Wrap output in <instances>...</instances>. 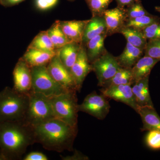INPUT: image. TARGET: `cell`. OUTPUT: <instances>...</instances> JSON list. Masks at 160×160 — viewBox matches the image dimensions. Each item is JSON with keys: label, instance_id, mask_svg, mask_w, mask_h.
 <instances>
[{"label": "cell", "instance_id": "cell-1", "mask_svg": "<svg viewBox=\"0 0 160 160\" xmlns=\"http://www.w3.org/2000/svg\"><path fill=\"white\" fill-rule=\"evenodd\" d=\"M36 143L49 151L62 152L73 151V145L78 128L54 118L32 126Z\"/></svg>", "mask_w": 160, "mask_h": 160}, {"label": "cell", "instance_id": "cell-2", "mask_svg": "<svg viewBox=\"0 0 160 160\" xmlns=\"http://www.w3.org/2000/svg\"><path fill=\"white\" fill-rule=\"evenodd\" d=\"M34 143L33 127L25 122L0 123V149L6 160L21 159Z\"/></svg>", "mask_w": 160, "mask_h": 160}, {"label": "cell", "instance_id": "cell-3", "mask_svg": "<svg viewBox=\"0 0 160 160\" xmlns=\"http://www.w3.org/2000/svg\"><path fill=\"white\" fill-rule=\"evenodd\" d=\"M29 103V94L5 87L0 91V123L25 122Z\"/></svg>", "mask_w": 160, "mask_h": 160}, {"label": "cell", "instance_id": "cell-4", "mask_svg": "<svg viewBox=\"0 0 160 160\" xmlns=\"http://www.w3.org/2000/svg\"><path fill=\"white\" fill-rule=\"evenodd\" d=\"M76 91H68L50 97L55 118L78 128V104Z\"/></svg>", "mask_w": 160, "mask_h": 160}, {"label": "cell", "instance_id": "cell-5", "mask_svg": "<svg viewBox=\"0 0 160 160\" xmlns=\"http://www.w3.org/2000/svg\"><path fill=\"white\" fill-rule=\"evenodd\" d=\"M29 95V106L25 122L34 126L55 118L50 97L32 91Z\"/></svg>", "mask_w": 160, "mask_h": 160}, {"label": "cell", "instance_id": "cell-6", "mask_svg": "<svg viewBox=\"0 0 160 160\" xmlns=\"http://www.w3.org/2000/svg\"><path fill=\"white\" fill-rule=\"evenodd\" d=\"M31 91L51 97L69 91L56 82L49 73L47 66L31 68Z\"/></svg>", "mask_w": 160, "mask_h": 160}, {"label": "cell", "instance_id": "cell-7", "mask_svg": "<svg viewBox=\"0 0 160 160\" xmlns=\"http://www.w3.org/2000/svg\"><path fill=\"white\" fill-rule=\"evenodd\" d=\"M92 71L98 80V86L105 87L122 67L118 63L116 57L106 51L102 55L91 63Z\"/></svg>", "mask_w": 160, "mask_h": 160}, {"label": "cell", "instance_id": "cell-8", "mask_svg": "<svg viewBox=\"0 0 160 160\" xmlns=\"http://www.w3.org/2000/svg\"><path fill=\"white\" fill-rule=\"evenodd\" d=\"M110 104L107 98L95 91L88 94L82 104L78 105L79 112L88 113L99 120H104L110 110Z\"/></svg>", "mask_w": 160, "mask_h": 160}, {"label": "cell", "instance_id": "cell-9", "mask_svg": "<svg viewBox=\"0 0 160 160\" xmlns=\"http://www.w3.org/2000/svg\"><path fill=\"white\" fill-rule=\"evenodd\" d=\"M47 68L51 76L61 86L69 91H78L70 71L61 62L57 52L47 65Z\"/></svg>", "mask_w": 160, "mask_h": 160}, {"label": "cell", "instance_id": "cell-10", "mask_svg": "<svg viewBox=\"0 0 160 160\" xmlns=\"http://www.w3.org/2000/svg\"><path fill=\"white\" fill-rule=\"evenodd\" d=\"M100 90L106 98L126 104L136 112L137 111L139 106L136 101L131 85L112 86L102 88Z\"/></svg>", "mask_w": 160, "mask_h": 160}, {"label": "cell", "instance_id": "cell-11", "mask_svg": "<svg viewBox=\"0 0 160 160\" xmlns=\"http://www.w3.org/2000/svg\"><path fill=\"white\" fill-rule=\"evenodd\" d=\"M13 88L18 92L29 94L31 91V68L20 58L16 64L13 71Z\"/></svg>", "mask_w": 160, "mask_h": 160}, {"label": "cell", "instance_id": "cell-12", "mask_svg": "<svg viewBox=\"0 0 160 160\" xmlns=\"http://www.w3.org/2000/svg\"><path fill=\"white\" fill-rule=\"evenodd\" d=\"M91 71L92 67L87 57L86 47L81 44L77 58L70 70L78 92L81 91L84 80Z\"/></svg>", "mask_w": 160, "mask_h": 160}, {"label": "cell", "instance_id": "cell-13", "mask_svg": "<svg viewBox=\"0 0 160 160\" xmlns=\"http://www.w3.org/2000/svg\"><path fill=\"white\" fill-rule=\"evenodd\" d=\"M103 15L106 22L107 37L120 33L126 26L127 18L125 8L117 6L113 9H107Z\"/></svg>", "mask_w": 160, "mask_h": 160}, {"label": "cell", "instance_id": "cell-14", "mask_svg": "<svg viewBox=\"0 0 160 160\" xmlns=\"http://www.w3.org/2000/svg\"><path fill=\"white\" fill-rule=\"evenodd\" d=\"M89 20L83 21H60V24L63 32L68 40L82 44L84 29Z\"/></svg>", "mask_w": 160, "mask_h": 160}, {"label": "cell", "instance_id": "cell-15", "mask_svg": "<svg viewBox=\"0 0 160 160\" xmlns=\"http://www.w3.org/2000/svg\"><path fill=\"white\" fill-rule=\"evenodd\" d=\"M149 76L139 80L132 86V92L139 107H154L149 89Z\"/></svg>", "mask_w": 160, "mask_h": 160}, {"label": "cell", "instance_id": "cell-16", "mask_svg": "<svg viewBox=\"0 0 160 160\" xmlns=\"http://www.w3.org/2000/svg\"><path fill=\"white\" fill-rule=\"evenodd\" d=\"M106 22L103 15L92 17L85 27L81 44L85 46L92 38L106 33Z\"/></svg>", "mask_w": 160, "mask_h": 160}, {"label": "cell", "instance_id": "cell-17", "mask_svg": "<svg viewBox=\"0 0 160 160\" xmlns=\"http://www.w3.org/2000/svg\"><path fill=\"white\" fill-rule=\"evenodd\" d=\"M145 49L138 48L130 43H126L123 52L116 59L122 68L131 69L138 61L142 57Z\"/></svg>", "mask_w": 160, "mask_h": 160}, {"label": "cell", "instance_id": "cell-18", "mask_svg": "<svg viewBox=\"0 0 160 160\" xmlns=\"http://www.w3.org/2000/svg\"><path fill=\"white\" fill-rule=\"evenodd\" d=\"M137 112L140 115L142 122L141 131L157 130L160 132V117L154 107H139Z\"/></svg>", "mask_w": 160, "mask_h": 160}, {"label": "cell", "instance_id": "cell-19", "mask_svg": "<svg viewBox=\"0 0 160 160\" xmlns=\"http://www.w3.org/2000/svg\"><path fill=\"white\" fill-rule=\"evenodd\" d=\"M56 53H49L28 47L22 58L31 68H32L47 66Z\"/></svg>", "mask_w": 160, "mask_h": 160}, {"label": "cell", "instance_id": "cell-20", "mask_svg": "<svg viewBox=\"0 0 160 160\" xmlns=\"http://www.w3.org/2000/svg\"><path fill=\"white\" fill-rule=\"evenodd\" d=\"M160 61L159 59L143 56L131 69L134 83L150 76L152 69Z\"/></svg>", "mask_w": 160, "mask_h": 160}, {"label": "cell", "instance_id": "cell-21", "mask_svg": "<svg viewBox=\"0 0 160 160\" xmlns=\"http://www.w3.org/2000/svg\"><path fill=\"white\" fill-rule=\"evenodd\" d=\"M81 46V44L79 43L71 42L57 50L60 61L70 72L77 58Z\"/></svg>", "mask_w": 160, "mask_h": 160}, {"label": "cell", "instance_id": "cell-22", "mask_svg": "<svg viewBox=\"0 0 160 160\" xmlns=\"http://www.w3.org/2000/svg\"><path fill=\"white\" fill-rule=\"evenodd\" d=\"M107 37L106 33H103L92 38L86 43V54L91 64L107 51L104 44Z\"/></svg>", "mask_w": 160, "mask_h": 160}, {"label": "cell", "instance_id": "cell-23", "mask_svg": "<svg viewBox=\"0 0 160 160\" xmlns=\"http://www.w3.org/2000/svg\"><path fill=\"white\" fill-rule=\"evenodd\" d=\"M120 33L126 38L127 42L132 46L143 49L146 48L148 40L142 30L125 27L120 31Z\"/></svg>", "mask_w": 160, "mask_h": 160}, {"label": "cell", "instance_id": "cell-24", "mask_svg": "<svg viewBox=\"0 0 160 160\" xmlns=\"http://www.w3.org/2000/svg\"><path fill=\"white\" fill-rule=\"evenodd\" d=\"M28 47L49 53H57V50L55 49L47 30L40 32L32 40Z\"/></svg>", "mask_w": 160, "mask_h": 160}, {"label": "cell", "instance_id": "cell-25", "mask_svg": "<svg viewBox=\"0 0 160 160\" xmlns=\"http://www.w3.org/2000/svg\"><path fill=\"white\" fill-rule=\"evenodd\" d=\"M47 32L56 50L70 42L61 28L60 21H56Z\"/></svg>", "mask_w": 160, "mask_h": 160}, {"label": "cell", "instance_id": "cell-26", "mask_svg": "<svg viewBox=\"0 0 160 160\" xmlns=\"http://www.w3.org/2000/svg\"><path fill=\"white\" fill-rule=\"evenodd\" d=\"M158 20H160L158 17L149 13L132 19L127 20L125 27H130L142 31L147 26Z\"/></svg>", "mask_w": 160, "mask_h": 160}, {"label": "cell", "instance_id": "cell-27", "mask_svg": "<svg viewBox=\"0 0 160 160\" xmlns=\"http://www.w3.org/2000/svg\"><path fill=\"white\" fill-rule=\"evenodd\" d=\"M134 83L131 69L121 68L114 76L103 88L112 86L120 85H129L132 86Z\"/></svg>", "mask_w": 160, "mask_h": 160}, {"label": "cell", "instance_id": "cell-28", "mask_svg": "<svg viewBox=\"0 0 160 160\" xmlns=\"http://www.w3.org/2000/svg\"><path fill=\"white\" fill-rule=\"evenodd\" d=\"M91 11L92 17L102 16L113 0H85Z\"/></svg>", "mask_w": 160, "mask_h": 160}, {"label": "cell", "instance_id": "cell-29", "mask_svg": "<svg viewBox=\"0 0 160 160\" xmlns=\"http://www.w3.org/2000/svg\"><path fill=\"white\" fill-rule=\"evenodd\" d=\"M125 9L127 20L132 19L149 13L144 8L141 0H137Z\"/></svg>", "mask_w": 160, "mask_h": 160}, {"label": "cell", "instance_id": "cell-30", "mask_svg": "<svg viewBox=\"0 0 160 160\" xmlns=\"http://www.w3.org/2000/svg\"><path fill=\"white\" fill-rule=\"evenodd\" d=\"M144 55L160 59V38L148 40Z\"/></svg>", "mask_w": 160, "mask_h": 160}, {"label": "cell", "instance_id": "cell-31", "mask_svg": "<svg viewBox=\"0 0 160 160\" xmlns=\"http://www.w3.org/2000/svg\"><path fill=\"white\" fill-rule=\"evenodd\" d=\"M142 31L147 40L160 38V20L152 23Z\"/></svg>", "mask_w": 160, "mask_h": 160}, {"label": "cell", "instance_id": "cell-32", "mask_svg": "<svg viewBox=\"0 0 160 160\" xmlns=\"http://www.w3.org/2000/svg\"><path fill=\"white\" fill-rule=\"evenodd\" d=\"M146 142L150 149H160V132L157 130L149 131L146 136Z\"/></svg>", "mask_w": 160, "mask_h": 160}, {"label": "cell", "instance_id": "cell-33", "mask_svg": "<svg viewBox=\"0 0 160 160\" xmlns=\"http://www.w3.org/2000/svg\"><path fill=\"white\" fill-rule=\"evenodd\" d=\"M58 2V0H35V5L38 10L46 11L54 7Z\"/></svg>", "mask_w": 160, "mask_h": 160}, {"label": "cell", "instance_id": "cell-34", "mask_svg": "<svg viewBox=\"0 0 160 160\" xmlns=\"http://www.w3.org/2000/svg\"><path fill=\"white\" fill-rule=\"evenodd\" d=\"M61 158L63 160H88L89 158L83 154L80 151L75 150L74 152V153L72 156H67L64 157L61 156Z\"/></svg>", "mask_w": 160, "mask_h": 160}, {"label": "cell", "instance_id": "cell-35", "mask_svg": "<svg viewBox=\"0 0 160 160\" xmlns=\"http://www.w3.org/2000/svg\"><path fill=\"white\" fill-rule=\"evenodd\" d=\"M24 160H48L46 155L41 152H31L24 157Z\"/></svg>", "mask_w": 160, "mask_h": 160}, {"label": "cell", "instance_id": "cell-36", "mask_svg": "<svg viewBox=\"0 0 160 160\" xmlns=\"http://www.w3.org/2000/svg\"><path fill=\"white\" fill-rule=\"evenodd\" d=\"M26 0H0V4L5 7H10L16 6Z\"/></svg>", "mask_w": 160, "mask_h": 160}, {"label": "cell", "instance_id": "cell-37", "mask_svg": "<svg viewBox=\"0 0 160 160\" xmlns=\"http://www.w3.org/2000/svg\"><path fill=\"white\" fill-rule=\"evenodd\" d=\"M117 6L122 8H126L137 0H115Z\"/></svg>", "mask_w": 160, "mask_h": 160}, {"label": "cell", "instance_id": "cell-38", "mask_svg": "<svg viewBox=\"0 0 160 160\" xmlns=\"http://www.w3.org/2000/svg\"><path fill=\"white\" fill-rule=\"evenodd\" d=\"M0 160H6V158L4 157V155H3L1 149H0Z\"/></svg>", "mask_w": 160, "mask_h": 160}, {"label": "cell", "instance_id": "cell-39", "mask_svg": "<svg viewBox=\"0 0 160 160\" xmlns=\"http://www.w3.org/2000/svg\"><path fill=\"white\" fill-rule=\"evenodd\" d=\"M155 10H156L157 11L160 13V6H156V7H155Z\"/></svg>", "mask_w": 160, "mask_h": 160}, {"label": "cell", "instance_id": "cell-40", "mask_svg": "<svg viewBox=\"0 0 160 160\" xmlns=\"http://www.w3.org/2000/svg\"><path fill=\"white\" fill-rule=\"evenodd\" d=\"M68 1H75V0H68Z\"/></svg>", "mask_w": 160, "mask_h": 160}]
</instances>
